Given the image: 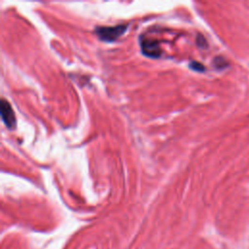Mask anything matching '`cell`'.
Segmentation results:
<instances>
[{"instance_id": "6da1fadb", "label": "cell", "mask_w": 249, "mask_h": 249, "mask_svg": "<svg viewBox=\"0 0 249 249\" xmlns=\"http://www.w3.org/2000/svg\"><path fill=\"white\" fill-rule=\"evenodd\" d=\"M126 29L127 25L124 24H119L116 26H102L97 27L95 29V33L100 40L105 42H113L121 37Z\"/></svg>"}, {"instance_id": "7a4b0ae2", "label": "cell", "mask_w": 249, "mask_h": 249, "mask_svg": "<svg viewBox=\"0 0 249 249\" xmlns=\"http://www.w3.org/2000/svg\"><path fill=\"white\" fill-rule=\"evenodd\" d=\"M0 114H1V118L2 121L4 122L5 125L8 128H14L16 126V117H15V113L14 110L11 106V104L5 100L2 99L1 103H0Z\"/></svg>"}, {"instance_id": "3957f363", "label": "cell", "mask_w": 249, "mask_h": 249, "mask_svg": "<svg viewBox=\"0 0 249 249\" xmlns=\"http://www.w3.org/2000/svg\"><path fill=\"white\" fill-rule=\"evenodd\" d=\"M141 49H142V53L145 55L153 58L159 57L161 53L159 44L156 41H152V40H142Z\"/></svg>"}, {"instance_id": "277c9868", "label": "cell", "mask_w": 249, "mask_h": 249, "mask_svg": "<svg viewBox=\"0 0 249 249\" xmlns=\"http://www.w3.org/2000/svg\"><path fill=\"white\" fill-rule=\"evenodd\" d=\"M190 67L193 69V70H196V71H203L204 70V67L202 64L198 63V62H196V61H193L191 64H190Z\"/></svg>"}, {"instance_id": "5b68a950", "label": "cell", "mask_w": 249, "mask_h": 249, "mask_svg": "<svg viewBox=\"0 0 249 249\" xmlns=\"http://www.w3.org/2000/svg\"><path fill=\"white\" fill-rule=\"evenodd\" d=\"M214 63H215V65H216L217 68H223L224 66L227 65L226 61H225L224 58H222V57H216L215 60H214Z\"/></svg>"}]
</instances>
